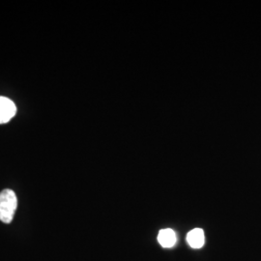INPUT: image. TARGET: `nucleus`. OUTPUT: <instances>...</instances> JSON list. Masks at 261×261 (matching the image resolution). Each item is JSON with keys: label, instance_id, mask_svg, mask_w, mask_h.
<instances>
[{"label": "nucleus", "instance_id": "f257e3e1", "mask_svg": "<svg viewBox=\"0 0 261 261\" xmlns=\"http://www.w3.org/2000/svg\"><path fill=\"white\" fill-rule=\"evenodd\" d=\"M18 207V198L14 191L6 189L0 193V221L10 224Z\"/></svg>", "mask_w": 261, "mask_h": 261}, {"label": "nucleus", "instance_id": "f03ea898", "mask_svg": "<svg viewBox=\"0 0 261 261\" xmlns=\"http://www.w3.org/2000/svg\"><path fill=\"white\" fill-rule=\"evenodd\" d=\"M17 107L7 97L0 96V124H5L16 115Z\"/></svg>", "mask_w": 261, "mask_h": 261}, {"label": "nucleus", "instance_id": "7ed1b4c3", "mask_svg": "<svg viewBox=\"0 0 261 261\" xmlns=\"http://www.w3.org/2000/svg\"><path fill=\"white\" fill-rule=\"evenodd\" d=\"M187 242L194 248L200 249L204 245V232L201 228H195L187 234Z\"/></svg>", "mask_w": 261, "mask_h": 261}, {"label": "nucleus", "instance_id": "20e7f679", "mask_svg": "<svg viewBox=\"0 0 261 261\" xmlns=\"http://www.w3.org/2000/svg\"><path fill=\"white\" fill-rule=\"evenodd\" d=\"M158 242L163 248H171L176 243V234L171 228L162 229L159 232Z\"/></svg>", "mask_w": 261, "mask_h": 261}]
</instances>
